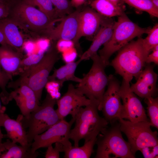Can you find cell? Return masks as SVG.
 <instances>
[{
	"label": "cell",
	"mask_w": 158,
	"mask_h": 158,
	"mask_svg": "<svg viewBox=\"0 0 158 158\" xmlns=\"http://www.w3.org/2000/svg\"><path fill=\"white\" fill-rule=\"evenodd\" d=\"M142 38L131 41L118 51L109 65L123 80L130 82L134 77L137 80L145 66L148 55L143 45Z\"/></svg>",
	"instance_id": "obj_1"
},
{
	"label": "cell",
	"mask_w": 158,
	"mask_h": 158,
	"mask_svg": "<svg viewBox=\"0 0 158 158\" xmlns=\"http://www.w3.org/2000/svg\"><path fill=\"white\" fill-rule=\"evenodd\" d=\"M90 100L89 104L80 109L74 118L75 126L70 130L69 138L73 141L75 147L79 146L81 140L84 139L85 142L97 137L109 123L99 114L98 102L94 99Z\"/></svg>",
	"instance_id": "obj_2"
},
{
	"label": "cell",
	"mask_w": 158,
	"mask_h": 158,
	"mask_svg": "<svg viewBox=\"0 0 158 158\" xmlns=\"http://www.w3.org/2000/svg\"><path fill=\"white\" fill-rule=\"evenodd\" d=\"M151 28H142L132 22L125 13L118 16L115 21L111 35L109 40L99 51V55L107 66L109 59L115 52L118 51L135 37L147 34Z\"/></svg>",
	"instance_id": "obj_3"
},
{
	"label": "cell",
	"mask_w": 158,
	"mask_h": 158,
	"mask_svg": "<svg viewBox=\"0 0 158 158\" xmlns=\"http://www.w3.org/2000/svg\"><path fill=\"white\" fill-rule=\"evenodd\" d=\"M8 17L25 32L42 35L52 28L54 23L61 20L50 19L41 11L23 0L14 2Z\"/></svg>",
	"instance_id": "obj_4"
},
{
	"label": "cell",
	"mask_w": 158,
	"mask_h": 158,
	"mask_svg": "<svg viewBox=\"0 0 158 158\" xmlns=\"http://www.w3.org/2000/svg\"><path fill=\"white\" fill-rule=\"evenodd\" d=\"M56 102V99L47 93L41 105L28 116H18L17 119L25 129L28 128L27 135L29 144H31L35 136L42 133L61 120L54 109Z\"/></svg>",
	"instance_id": "obj_5"
},
{
	"label": "cell",
	"mask_w": 158,
	"mask_h": 158,
	"mask_svg": "<svg viewBox=\"0 0 158 158\" xmlns=\"http://www.w3.org/2000/svg\"><path fill=\"white\" fill-rule=\"evenodd\" d=\"M116 120L111 123L97 135L96 158H134L128 142L123 138Z\"/></svg>",
	"instance_id": "obj_6"
},
{
	"label": "cell",
	"mask_w": 158,
	"mask_h": 158,
	"mask_svg": "<svg viewBox=\"0 0 158 158\" xmlns=\"http://www.w3.org/2000/svg\"><path fill=\"white\" fill-rule=\"evenodd\" d=\"M60 57L56 41L36 64L20 74L18 80L27 83L34 92L39 101L44 88L48 83L50 73Z\"/></svg>",
	"instance_id": "obj_7"
},
{
	"label": "cell",
	"mask_w": 158,
	"mask_h": 158,
	"mask_svg": "<svg viewBox=\"0 0 158 158\" xmlns=\"http://www.w3.org/2000/svg\"><path fill=\"white\" fill-rule=\"evenodd\" d=\"M93 61L88 73L83 75L80 81L75 87L82 94L90 99H94L99 103L98 110H102L103 97L107 85L109 76L105 69L107 66L97 53L90 58Z\"/></svg>",
	"instance_id": "obj_8"
},
{
	"label": "cell",
	"mask_w": 158,
	"mask_h": 158,
	"mask_svg": "<svg viewBox=\"0 0 158 158\" xmlns=\"http://www.w3.org/2000/svg\"><path fill=\"white\" fill-rule=\"evenodd\" d=\"M120 128L126 136L133 154L141 148L158 144V133L153 131L149 121L133 122L120 118L118 119Z\"/></svg>",
	"instance_id": "obj_9"
},
{
	"label": "cell",
	"mask_w": 158,
	"mask_h": 158,
	"mask_svg": "<svg viewBox=\"0 0 158 158\" xmlns=\"http://www.w3.org/2000/svg\"><path fill=\"white\" fill-rule=\"evenodd\" d=\"M75 122L72 118L67 122L61 119L42 133L35 136L31 145V151L35 153L40 148L47 147L54 143L59 142L65 145H71L69 136L71 127Z\"/></svg>",
	"instance_id": "obj_10"
},
{
	"label": "cell",
	"mask_w": 158,
	"mask_h": 158,
	"mask_svg": "<svg viewBox=\"0 0 158 158\" xmlns=\"http://www.w3.org/2000/svg\"><path fill=\"white\" fill-rule=\"evenodd\" d=\"M129 83L123 80L120 86V93L123 101V109L120 118L133 122L149 121L141 101L131 90Z\"/></svg>",
	"instance_id": "obj_11"
},
{
	"label": "cell",
	"mask_w": 158,
	"mask_h": 158,
	"mask_svg": "<svg viewBox=\"0 0 158 158\" xmlns=\"http://www.w3.org/2000/svg\"><path fill=\"white\" fill-rule=\"evenodd\" d=\"M108 87L103 95L102 110L104 118L109 123L120 118L123 109L118 81L113 75H109Z\"/></svg>",
	"instance_id": "obj_12"
},
{
	"label": "cell",
	"mask_w": 158,
	"mask_h": 158,
	"mask_svg": "<svg viewBox=\"0 0 158 158\" xmlns=\"http://www.w3.org/2000/svg\"><path fill=\"white\" fill-rule=\"evenodd\" d=\"M81 8H78L73 12L62 18L60 23L46 31L42 36L52 41H71L75 42L79 26Z\"/></svg>",
	"instance_id": "obj_13"
},
{
	"label": "cell",
	"mask_w": 158,
	"mask_h": 158,
	"mask_svg": "<svg viewBox=\"0 0 158 158\" xmlns=\"http://www.w3.org/2000/svg\"><path fill=\"white\" fill-rule=\"evenodd\" d=\"M90 101L70 83L68 86L66 92L56 100L58 107L56 111L60 119H64L68 115H71L72 118L74 119L80 108L89 104Z\"/></svg>",
	"instance_id": "obj_14"
},
{
	"label": "cell",
	"mask_w": 158,
	"mask_h": 158,
	"mask_svg": "<svg viewBox=\"0 0 158 158\" xmlns=\"http://www.w3.org/2000/svg\"><path fill=\"white\" fill-rule=\"evenodd\" d=\"M106 17L92 8L87 7L81 9L80 13L78 31L73 44L80 57L83 53L79 43L80 38L83 37L91 38L94 36Z\"/></svg>",
	"instance_id": "obj_15"
},
{
	"label": "cell",
	"mask_w": 158,
	"mask_h": 158,
	"mask_svg": "<svg viewBox=\"0 0 158 158\" xmlns=\"http://www.w3.org/2000/svg\"><path fill=\"white\" fill-rule=\"evenodd\" d=\"M8 86L14 88L10 93V101L15 100L24 116H28L38 107L39 101L34 92L27 83L18 79L9 83Z\"/></svg>",
	"instance_id": "obj_16"
},
{
	"label": "cell",
	"mask_w": 158,
	"mask_h": 158,
	"mask_svg": "<svg viewBox=\"0 0 158 158\" xmlns=\"http://www.w3.org/2000/svg\"><path fill=\"white\" fill-rule=\"evenodd\" d=\"M157 77L154 66L148 64L140 73L136 82L130 86V90L142 98L154 97L157 92Z\"/></svg>",
	"instance_id": "obj_17"
},
{
	"label": "cell",
	"mask_w": 158,
	"mask_h": 158,
	"mask_svg": "<svg viewBox=\"0 0 158 158\" xmlns=\"http://www.w3.org/2000/svg\"><path fill=\"white\" fill-rule=\"evenodd\" d=\"M18 49L8 44L0 46V66L11 77L21 73L23 59Z\"/></svg>",
	"instance_id": "obj_18"
},
{
	"label": "cell",
	"mask_w": 158,
	"mask_h": 158,
	"mask_svg": "<svg viewBox=\"0 0 158 158\" xmlns=\"http://www.w3.org/2000/svg\"><path fill=\"white\" fill-rule=\"evenodd\" d=\"M115 22L112 18H106L93 38L90 47L80 57L78 60L80 62L90 59L92 56L97 54L100 47L109 40L112 33Z\"/></svg>",
	"instance_id": "obj_19"
},
{
	"label": "cell",
	"mask_w": 158,
	"mask_h": 158,
	"mask_svg": "<svg viewBox=\"0 0 158 158\" xmlns=\"http://www.w3.org/2000/svg\"><path fill=\"white\" fill-rule=\"evenodd\" d=\"M0 125L5 128L7 135L11 141L24 147H31L28 141L27 132L18 119L11 118L4 113H0Z\"/></svg>",
	"instance_id": "obj_20"
},
{
	"label": "cell",
	"mask_w": 158,
	"mask_h": 158,
	"mask_svg": "<svg viewBox=\"0 0 158 158\" xmlns=\"http://www.w3.org/2000/svg\"><path fill=\"white\" fill-rule=\"evenodd\" d=\"M18 28L16 23L8 17L0 19V30L7 44L18 49L24 42L23 37Z\"/></svg>",
	"instance_id": "obj_21"
},
{
	"label": "cell",
	"mask_w": 158,
	"mask_h": 158,
	"mask_svg": "<svg viewBox=\"0 0 158 158\" xmlns=\"http://www.w3.org/2000/svg\"><path fill=\"white\" fill-rule=\"evenodd\" d=\"M80 62L78 60L76 61L68 62L59 68L55 69L53 74L49 76L48 82H52L58 84L60 87L67 81L79 83L81 78L75 75V71Z\"/></svg>",
	"instance_id": "obj_22"
},
{
	"label": "cell",
	"mask_w": 158,
	"mask_h": 158,
	"mask_svg": "<svg viewBox=\"0 0 158 158\" xmlns=\"http://www.w3.org/2000/svg\"><path fill=\"white\" fill-rule=\"evenodd\" d=\"M38 155L37 152H32L31 147L18 145L9 139L0 145V158H35Z\"/></svg>",
	"instance_id": "obj_23"
},
{
	"label": "cell",
	"mask_w": 158,
	"mask_h": 158,
	"mask_svg": "<svg viewBox=\"0 0 158 158\" xmlns=\"http://www.w3.org/2000/svg\"><path fill=\"white\" fill-rule=\"evenodd\" d=\"M90 4L92 8L108 18L118 16L125 13L124 6L116 5L107 0H93Z\"/></svg>",
	"instance_id": "obj_24"
},
{
	"label": "cell",
	"mask_w": 158,
	"mask_h": 158,
	"mask_svg": "<svg viewBox=\"0 0 158 158\" xmlns=\"http://www.w3.org/2000/svg\"><path fill=\"white\" fill-rule=\"evenodd\" d=\"M97 137H94L86 142L81 147H68L64 152L65 158H89L94 152L93 147Z\"/></svg>",
	"instance_id": "obj_25"
},
{
	"label": "cell",
	"mask_w": 158,
	"mask_h": 158,
	"mask_svg": "<svg viewBox=\"0 0 158 158\" xmlns=\"http://www.w3.org/2000/svg\"><path fill=\"white\" fill-rule=\"evenodd\" d=\"M26 3L35 7L45 13L50 19L53 20H61L57 16L51 0H23Z\"/></svg>",
	"instance_id": "obj_26"
},
{
	"label": "cell",
	"mask_w": 158,
	"mask_h": 158,
	"mask_svg": "<svg viewBox=\"0 0 158 158\" xmlns=\"http://www.w3.org/2000/svg\"><path fill=\"white\" fill-rule=\"evenodd\" d=\"M128 5L140 11L147 12L150 15L158 17V8L150 0H122Z\"/></svg>",
	"instance_id": "obj_27"
},
{
	"label": "cell",
	"mask_w": 158,
	"mask_h": 158,
	"mask_svg": "<svg viewBox=\"0 0 158 158\" xmlns=\"http://www.w3.org/2000/svg\"><path fill=\"white\" fill-rule=\"evenodd\" d=\"M147 105V115L151 126L158 128V98L150 97L145 99Z\"/></svg>",
	"instance_id": "obj_28"
},
{
	"label": "cell",
	"mask_w": 158,
	"mask_h": 158,
	"mask_svg": "<svg viewBox=\"0 0 158 158\" xmlns=\"http://www.w3.org/2000/svg\"><path fill=\"white\" fill-rule=\"evenodd\" d=\"M147 34L145 38H142V42L145 50L149 54L156 46L158 45V23L151 28Z\"/></svg>",
	"instance_id": "obj_29"
},
{
	"label": "cell",
	"mask_w": 158,
	"mask_h": 158,
	"mask_svg": "<svg viewBox=\"0 0 158 158\" xmlns=\"http://www.w3.org/2000/svg\"><path fill=\"white\" fill-rule=\"evenodd\" d=\"M58 18H62L73 12V7L69 0H51Z\"/></svg>",
	"instance_id": "obj_30"
},
{
	"label": "cell",
	"mask_w": 158,
	"mask_h": 158,
	"mask_svg": "<svg viewBox=\"0 0 158 158\" xmlns=\"http://www.w3.org/2000/svg\"><path fill=\"white\" fill-rule=\"evenodd\" d=\"M1 68L0 66V87L1 90L0 97L2 103L4 104H7L10 101V93L7 91L6 87L9 81L12 80V77Z\"/></svg>",
	"instance_id": "obj_31"
},
{
	"label": "cell",
	"mask_w": 158,
	"mask_h": 158,
	"mask_svg": "<svg viewBox=\"0 0 158 158\" xmlns=\"http://www.w3.org/2000/svg\"><path fill=\"white\" fill-rule=\"evenodd\" d=\"M44 55V52L40 51L38 53L32 54L23 59L21 65L20 75L25 70L36 64Z\"/></svg>",
	"instance_id": "obj_32"
},
{
	"label": "cell",
	"mask_w": 158,
	"mask_h": 158,
	"mask_svg": "<svg viewBox=\"0 0 158 158\" xmlns=\"http://www.w3.org/2000/svg\"><path fill=\"white\" fill-rule=\"evenodd\" d=\"M55 146L53 147L52 145L47 147L45 157L46 158H59V152H64V145L61 142H57L55 143Z\"/></svg>",
	"instance_id": "obj_33"
},
{
	"label": "cell",
	"mask_w": 158,
	"mask_h": 158,
	"mask_svg": "<svg viewBox=\"0 0 158 158\" xmlns=\"http://www.w3.org/2000/svg\"><path fill=\"white\" fill-rule=\"evenodd\" d=\"M140 151L145 158H158V145L146 146L140 149Z\"/></svg>",
	"instance_id": "obj_34"
},
{
	"label": "cell",
	"mask_w": 158,
	"mask_h": 158,
	"mask_svg": "<svg viewBox=\"0 0 158 158\" xmlns=\"http://www.w3.org/2000/svg\"><path fill=\"white\" fill-rule=\"evenodd\" d=\"M148 55L146 60V63L150 64L153 62L155 64H158V45L156 46Z\"/></svg>",
	"instance_id": "obj_35"
},
{
	"label": "cell",
	"mask_w": 158,
	"mask_h": 158,
	"mask_svg": "<svg viewBox=\"0 0 158 158\" xmlns=\"http://www.w3.org/2000/svg\"><path fill=\"white\" fill-rule=\"evenodd\" d=\"M86 0H71V2L73 7L78 8L85 2Z\"/></svg>",
	"instance_id": "obj_36"
},
{
	"label": "cell",
	"mask_w": 158,
	"mask_h": 158,
	"mask_svg": "<svg viewBox=\"0 0 158 158\" xmlns=\"http://www.w3.org/2000/svg\"><path fill=\"white\" fill-rule=\"evenodd\" d=\"M112 3L117 5L124 6V3L122 0H107Z\"/></svg>",
	"instance_id": "obj_37"
},
{
	"label": "cell",
	"mask_w": 158,
	"mask_h": 158,
	"mask_svg": "<svg viewBox=\"0 0 158 158\" xmlns=\"http://www.w3.org/2000/svg\"><path fill=\"white\" fill-rule=\"evenodd\" d=\"M0 44L1 45L7 44L4 35L1 31L0 30Z\"/></svg>",
	"instance_id": "obj_38"
},
{
	"label": "cell",
	"mask_w": 158,
	"mask_h": 158,
	"mask_svg": "<svg viewBox=\"0 0 158 158\" xmlns=\"http://www.w3.org/2000/svg\"><path fill=\"white\" fill-rule=\"evenodd\" d=\"M153 5L158 8V0H150Z\"/></svg>",
	"instance_id": "obj_39"
},
{
	"label": "cell",
	"mask_w": 158,
	"mask_h": 158,
	"mask_svg": "<svg viewBox=\"0 0 158 158\" xmlns=\"http://www.w3.org/2000/svg\"><path fill=\"white\" fill-rule=\"evenodd\" d=\"M1 126L0 125V145L1 144L2 142V139L3 138L4 135L2 133L1 131Z\"/></svg>",
	"instance_id": "obj_40"
},
{
	"label": "cell",
	"mask_w": 158,
	"mask_h": 158,
	"mask_svg": "<svg viewBox=\"0 0 158 158\" xmlns=\"http://www.w3.org/2000/svg\"><path fill=\"white\" fill-rule=\"evenodd\" d=\"M6 110V108L1 106L0 103V113H4Z\"/></svg>",
	"instance_id": "obj_41"
},
{
	"label": "cell",
	"mask_w": 158,
	"mask_h": 158,
	"mask_svg": "<svg viewBox=\"0 0 158 158\" xmlns=\"http://www.w3.org/2000/svg\"><path fill=\"white\" fill-rule=\"evenodd\" d=\"M13 1H16L18 0H13Z\"/></svg>",
	"instance_id": "obj_42"
}]
</instances>
